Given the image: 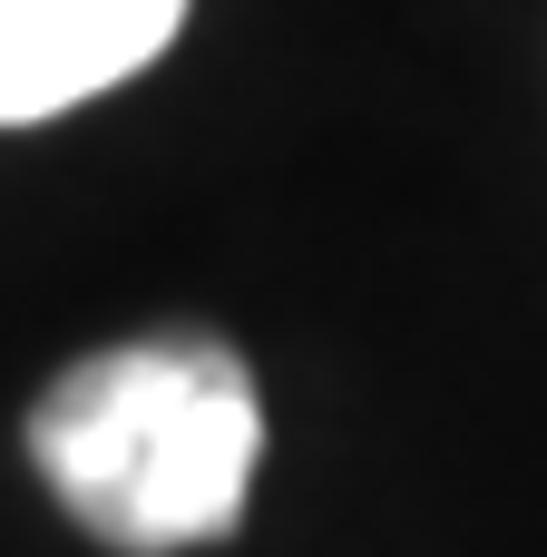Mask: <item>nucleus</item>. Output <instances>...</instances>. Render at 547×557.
I'll return each mask as SVG.
<instances>
[{
	"label": "nucleus",
	"mask_w": 547,
	"mask_h": 557,
	"mask_svg": "<svg viewBox=\"0 0 547 557\" xmlns=\"http://www.w3.org/2000/svg\"><path fill=\"white\" fill-rule=\"evenodd\" d=\"M29 460L88 539L127 557H176L245 519L264 460V401L235 343L137 333L69 362L39 392Z\"/></svg>",
	"instance_id": "nucleus-1"
},
{
	"label": "nucleus",
	"mask_w": 547,
	"mask_h": 557,
	"mask_svg": "<svg viewBox=\"0 0 547 557\" xmlns=\"http://www.w3.org/2000/svg\"><path fill=\"white\" fill-rule=\"evenodd\" d=\"M176 20L186 0H0V127L137 78L176 39Z\"/></svg>",
	"instance_id": "nucleus-2"
}]
</instances>
